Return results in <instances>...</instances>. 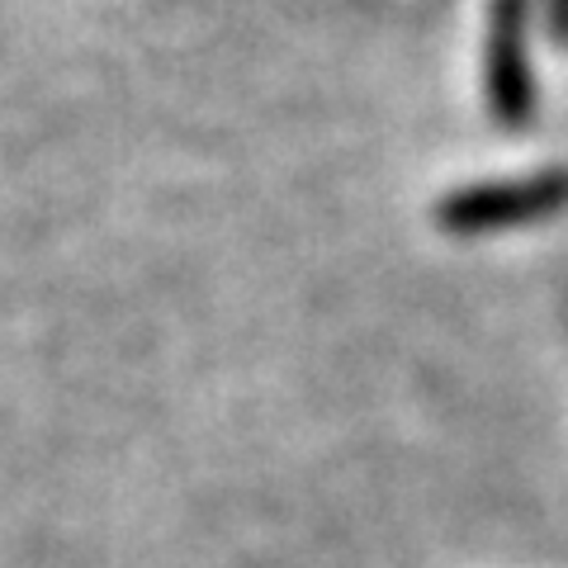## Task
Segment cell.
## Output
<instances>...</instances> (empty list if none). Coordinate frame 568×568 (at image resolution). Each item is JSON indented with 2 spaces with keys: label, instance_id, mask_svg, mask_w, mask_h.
Masks as SVG:
<instances>
[{
  "label": "cell",
  "instance_id": "cell-1",
  "mask_svg": "<svg viewBox=\"0 0 568 568\" xmlns=\"http://www.w3.org/2000/svg\"><path fill=\"white\" fill-rule=\"evenodd\" d=\"M568 209V171L545 166L526 175H503V181H474L450 190L436 204V223L450 237H493L526 223H545Z\"/></svg>",
  "mask_w": 568,
  "mask_h": 568
},
{
  "label": "cell",
  "instance_id": "cell-2",
  "mask_svg": "<svg viewBox=\"0 0 568 568\" xmlns=\"http://www.w3.org/2000/svg\"><path fill=\"white\" fill-rule=\"evenodd\" d=\"M484 100L503 129L521 133L536 123L540 85L530 52V0H493L484 39Z\"/></svg>",
  "mask_w": 568,
  "mask_h": 568
},
{
  "label": "cell",
  "instance_id": "cell-3",
  "mask_svg": "<svg viewBox=\"0 0 568 568\" xmlns=\"http://www.w3.org/2000/svg\"><path fill=\"white\" fill-rule=\"evenodd\" d=\"M545 24H549V39L568 48V0H545Z\"/></svg>",
  "mask_w": 568,
  "mask_h": 568
}]
</instances>
